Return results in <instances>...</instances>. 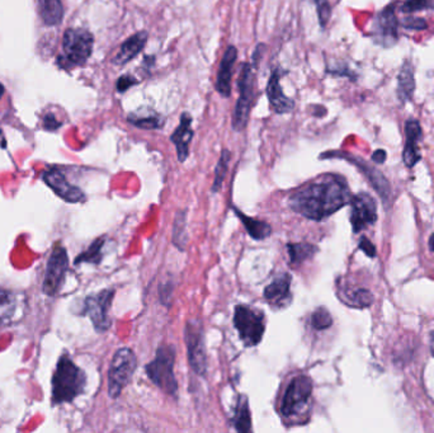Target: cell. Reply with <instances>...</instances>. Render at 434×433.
I'll return each mask as SVG.
<instances>
[{"mask_svg":"<svg viewBox=\"0 0 434 433\" xmlns=\"http://www.w3.org/2000/svg\"><path fill=\"white\" fill-rule=\"evenodd\" d=\"M94 37L89 31L69 28L61 42V64L65 67L84 65L92 55Z\"/></svg>","mask_w":434,"mask_h":433,"instance_id":"277c9868","label":"cell"},{"mask_svg":"<svg viewBox=\"0 0 434 433\" xmlns=\"http://www.w3.org/2000/svg\"><path fill=\"white\" fill-rule=\"evenodd\" d=\"M333 319L329 312L325 307H319L316 309L313 315H311V325L316 330H324L331 327Z\"/></svg>","mask_w":434,"mask_h":433,"instance_id":"1f68e13d","label":"cell"},{"mask_svg":"<svg viewBox=\"0 0 434 433\" xmlns=\"http://www.w3.org/2000/svg\"><path fill=\"white\" fill-rule=\"evenodd\" d=\"M313 394V381L305 375L292 379L286 390L281 413L285 418H293L306 409Z\"/></svg>","mask_w":434,"mask_h":433,"instance_id":"ba28073f","label":"cell"},{"mask_svg":"<svg viewBox=\"0 0 434 433\" xmlns=\"http://www.w3.org/2000/svg\"><path fill=\"white\" fill-rule=\"evenodd\" d=\"M136 84H139V82H137V79H136L135 76H132V75H123V76H121L120 79L117 80V90H119L120 93H123V92L130 90L131 87H134Z\"/></svg>","mask_w":434,"mask_h":433,"instance_id":"e575fe53","label":"cell"},{"mask_svg":"<svg viewBox=\"0 0 434 433\" xmlns=\"http://www.w3.org/2000/svg\"><path fill=\"white\" fill-rule=\"evenodd\" d=\"M26 294L0 287V324L12 325L22 321L28 310Z\"/></svg>","mask_w":434,"mask_h":433,"instance_id":"7c38bea8","label":"cell"},{"mask_svg":"<svg viewBox=\"0 0 434 433\" xmlns=\"http://www.w3.org/2000/svg\"><path fill=\"white\" fill-rule=\"evenodd\" d=\"M113 290H103L97 295H92L84 301L83 314L88 315L98 332H105L111 327L110 321V309L112 305Z\"/></svg>","mask_w":434,"mask_h":433,"instance_id":"8fae6325","label":"cell"},{"mask_svg":"<svg viewBox=\"0 0 434 433\" xmlns=\"http://www.w3.org/2000/svg\"><path fill=\"white\" fill-rule=\"evenodd\" d=\"M230 158H232V153L227 149L223 150L221 157L218 159V163L216 165V171H215V180H214V185H212V192H217L223 186V182H224L226 173H227V168H229Z\"/></svg>","mask_w":434,"mask_h":433,"instance_id":"4dcf8cb0","label":"cell"},{"mask_svg":"<svg viewBox=\"0 0 434 433\" xmlns=\"http://www.w3.org/2000/svg\"><path fill=\"white\" fill-rule=\"evenodd\" d=\"M429 8H434V0H406L401 9L406 13H413Z\"/></svg>","mask_w":434,"mask_h":433,"instance_id":"836d02e7","label":"cell"},{"mask_svg":"<svg viewBox=\"0 0 434 433\" xmlns=\"http://www.w3.org/2000/svg\"><path fill=\"white\" fill-rule=\"evenodd\" d=\"M235 214L239 216L240 220L243 225L245 226L248 234L255 240H263L266 238H268L270 234H272V228L268 223L262 221V220H257L253 217L247 216L244 215L241 211L238 209H234Z\"/></svg>","mask_w":434,"mask_h":433,"instance_id":"603a6c76","label":"cell"},{"mask_svg":"<svg viewBox=\"0 0 434 433\" xmlns=\"http://www.w3.org/2000/svg\"><path fill=\"white\" fill-rule=\"evenodd\" d=\"M238 59V49L235 46H229L224 53V58L220 62L216 78V90L223 97H230L232 94V69Z\"/></svg>","mask_w":434,"mask_h":433,"instance_id":"e0dca14e","label":"cell"},{"mask_svg":"<svg viewBox=\"0 0 434 433\" xmlns=\"http://www.w3.org/2000/svg\"><path fill=\"white\" fill-rule=\"evenodd\" d=\"M403 26L409 30L422 31L427 28V23L422 18H408V19H405Z\"/></svg>","mask_w":434,"mask_h":433,"instance_id":"d590c367","label":"cell"},{"mask_svg":"<svg viewBox=\"0 0 434 433\" xmlns=\"http://www.w3.org/2000/svg\"><path fill=\"white\" fill-rule=\"evenodd\" d=\"M377 33H380L382 40L386 42L394 44L397 41V21L395 12L392 9V6L385 8L381 12V15L377 18Z\"/></svg>","mask_w":434,"mask_h":433,"instance_id":"44dd1931","label":"cell"},{"mask_svg":"<svg viewBox=\"0 0 434 433\" xmlns=\"http://www.w3.org/2000/svg\"><path fill=\"white\" fill-rule=\"evenodd\" d=\"M405 142L403 151V160L408 168H413L420 160V151L418 149V142L422 137V128L418 121L409 120L405 124Z\"/></svg>","mask_w":434,"mask_h":433,"instance_id":"d6986e66","label":"cell"},{"mask_svg":"<svg viewBox=\"0 0 434 433\" xmlns=\"http://www.w3.org/2000/svg\"><path fill=\"white\" fill-rule=\"evenodd\" d=\"M281 70H275L270 75V80L267 84V97L270 101V110L277 114H285L291 112L295 108V101L287 97L284 93L281 85Z\"/></svg>","mask_w":434,"mask_h":433,"instance_id":"9a60e30c","label":"cell"},{"mask_svg":"<svg viewBox=\"0 0 434 433\" xmlns=\"http://www.w3.org/2000/svg\"><path fill=\"white\" fill-rule=\"evenodd\" d=\"M399 85H397V97L401 102H406L412 99L413 93L415 90V79H414V69L413 65L406 61L400 70L399 74Z\"/></svg>","mask_w":434,"mask_h":433,"instance_id":"7402d4cb","label":"cell"},{"mask_svg":"<svg viewBox=\"0 0 434 433\" xmlns=\"http://www.w3.org/2000/svg\"><path fill=\"white\" fill-rule=\"evenodd\" d=\"M291 280L290 273L278 275L272 284L264 289V299L272 307H286L291 301Z\"/></svg>","mask_w":434,"mask_h":433,"instance_id":"2e32d148","label":"cell"},{"mask_svg":"<svg viewBox=\"0 0 434 433\" xmlns=\"http://www.w3.org/2000/svg\"><path fill=\"white\" fill-rule=\"evenodd\" d=\"M351 224L353 232H360L368 226L374 224L377 220V205L372 196L368 194H358L351 200Z\"/></svg>","mask_w":434,"mask_h":433,"instance_id":"4fadbf2b","label":"cell"},{"mask_svg":"<svg viewBox=\"0 0 434 433\" xmlns=\"http://www.w3.org/2000/svg\"><path fill=\"white\" fill-rule=\"evenodd\" d=\"M360 248L368 257H371V258L376 255V248H374V244H372L370 240L367 239V238H362V239H361Z\"/></svg>","mask_w":434,"mask_h":433,"instance_id":"8d00e7d4","label":"cell"},{"mask_svg":"<svg viewBox=\"0 0 434 433\" xmlns=\"http://www.w3.org/2000/svg\"><path fill=\"white\" fill-rule=\"evenodd\" d=\"M432 355H433L434 357V336L433 338H432Z\"/></svg>","mask_w":434,"mask_h":433,"instance_id":"60d3db41","label":"cell"},{"mask_svg":"<svg viewBox=\"0 0 434 433\" xmlns=\"http://www.w3.org/2000/svg\"><path fill=\"white\" fill-rule=\"evenodd\" d=\"M4 92H6V88H4V85L0 83V98L3 97Z\"/></svg>","mask_w":434,"mask_h":433,"instance_id":"ab89813d","label":"cell"},{"mask_svg":"<svg viewBox=\"0 0 434 433\" xmlns=\"http://www.w3.org/2000/svg\"><path fill=\"white\" fill-rule=\"evenodd\" d=\"M128 122H131L134 126L140 127L144 130H155L163 126L164 120L157 113H149L148 116L140 113H132L128 116Z\"/></svg>","mask_w":434,"mask_h":433,"instance_id":"f1b7e54d","label":"cell"},{"mask_svg":"<svg viewBox=\"0 0 434 433\" xmlns=\"http://www.w3.org/2000/svg\"><path fill=\"white\" fill-rule=\"evenodd\" d=\"M342 292H343V296H342L343 303L349 307L363 309V307H370L374 301V295L365 289H354V290L351 289V290H345Z\"/></svg>","mask_w":434,"mask_h":433,"instance_id":"4316f807","label":"cell"},{"mask_svg":"<svg viewBox=\"0 0 434 433\" xmlns=\"http://www.w3.org/2000/svg\"><path fill=\"white\" fill-rule=\"evenodd\" d=\"M372 160L377 164H382L386 160V151L385 150H376L372 155Z\"/></svg>","mask_w":434,"mask_h":433,"instance_id":"74e56055","label":"cell"},{"mask_svg":"<svg viewBox=\"0 0 434 433\" xmlns=\"http://www.w3.org/2000/svg\"><path fill=\"white\" fill-rule=\"evenodd\" d=\"M87 384V376L68 355L61 356L53 376V403L73 402L80 396Z\"/></svg>","mask_w":434,"mask_h":433,"instance_id":"7a4b0ae2","label":"cell"},{"mask_svg":"<svg viewBox=\"0 0 434 433\" xmlns=\"http://www.w3.org/2000/svg\"><path fill=\"white\" fill-rule=\"evenodd\" d=\"M287 252L290 254V263L292 266H300L307 260H311L318 252V248L310 243H291L287 246Z\"/></svg>","mask_w":434,"mask_h":433,"instance_id":"484cf974","label":"cell"},{"mask_svg":"<svg viewBox=\"0 0 434 433\" xmlns=\"http://www.w3.org/2000/svg\"><path fill=\"white\" fill-rule=\"evenodd\" d=\"M352 200L347 180L337 174H327L295 191L290 207L301 216L322 221L345 207Z\"/></svg>","mask_w":434,"mask_h":433,"instance_id":"6da1fadb","label":"cell"},{"mask_svg":"<svg viewBox=\"0 0 434 433\" xmlns=\"http://www.w3.org/2000/svg\"><path fill=\"white\" fill-rule=\"evenodd\" d=\"M44 180L64 201L71 203L85 201V194H83L82 189L68 182L67 177L59 169L46 171L44 173Z\"/></svg>","mask_w":434,"mask_h":433,"instance_id":"5bb4252c","label":"cell"},{"mask_svg":"<svg viewBox=\"0 0 434 433\" xmlns=\"http://www.w3.org/2000/svg\"><path fill=\"white\" fill-rule=\"evenodd\" d=\"M175 351L172 346H162L157 348L155 359L145 367L146 375L157 388L168 396H177L178 382L174 375Z\"/></svg>","mask_w":434,"mask_h":433,"instance_id":"3957f363","label":"cell"},{"mask_svg":"<svg viewBox=\"0 0 434 433\" xmlns=\"http://www.w3.org/2000/svg\"><path fill=\"white\" fill-rule=\"evenodd\" d=\"M68 269L69 258L67 249L61 244H56L46 267L42 289L47 296H56L61 291L68 273Z\"/></svg>","mask_w":434,"mask_h":433,"instance_id":"30bf717a","label":"cell"},{"mask_svg":"<svg viewBox=\"0 0 434 433\" xmlns=\"http://www.w3.org/2000/svg\"><path fill=\"white\" fill-rule=\"evenodd\" d=\"M187 346L188 362L192 370L200 376L207 373V355L205 344V332L200 321H188L184 329Z\"/></svg>","mask_w":434,"mask_h":433,"instance_id":"9c48e42d","label":"cell"},{"mask_svg":"<svg viewBox=\"0 0 434 433\" xmlns=\"http://www.w3.org/2000/svg\"><path fill=\"white\" fill-rule=\"evenodd\" d=\"M187 212L180 211L175 216L174 221V230H173V243L180 249V252H184L187 244Z\"/></svg>","mask_w":434,"mask_h":433,"instance_id":"83f0119b","label":"cell"},{"mask_svg":"<svg viewBox=\"0 0 434 433\" xmlns=\"http://www.w3.org/2000/svg\"><path fill=\"white\" fill-rule=\"evenodd\" d=\"M193 137V128H192V116L187 112L182 113L180 116V126L174 130L171 140L175 145L177 155L180 163L186 162L189 155V144Z\"/></svg>","mask_w":434,"mask_h":433,"instance_id":"ac0fdd59","label":"cell"},{"mask_svg":"<svg viewBox=\"0 0 434 433\" xmlns=\"http://www.w3.org/2000/svg\"><path fill=\"white\" fill-rule=\"evenodd\" d=\"M103 246H105V239L103 238H99L96 240L89 248L88 251H85L84 253L80 254L75 264H79V263H93V264H98L102 262L103 258Z\"/></svg>","mask_w":434,"mask_h":433,"instance_id":"f546056e","label":"cell"},{"mask_svg":"<svg viewBox=\"0 0 434 433\" xmlns=\"http://www.w3.org/2000/svg\"><path fill=\"white\" fill-rule=\"evenodd\" d=\"M234 325L247 347L261 343L266 332V318L261 310L247 305L235 307Z\"/></svg>","mask_w":434,"mask_h":433,"instance_id":"5b68a950","label":"cell"},{"mask_svg":"<svg viewBox=\"0 0 434 433\" xmlns=\"http://www.w3.org/2000/svg\"><path fill=\"white\" fill-rule=\"evenodd\" d=\"M238 87L240 96L232 114V128L234 131L240 133L247 127L250 110L254 102V73L253 67L248 62L241 65Z\"/></svg>","mask_w":434,"mask_h":433,"instance_id":"8992f818","label":"cell"},{"mask_svg":"<svg viewBox=\"0 0 434 433\" xmlns=\"http://www.w3.org/2000/svg\"><path fill=\"white\" fill-rule=\"evenodd\" d=\"M136 367L135 353L130 348H121L114 353L108 373V393L111 398L116 399L121 396L122 390L132 379Z\"/></svg>","mask_w":434,"mask_h":433,"instance_id":"52a82bcc","label":"cell"},{"mask_svg":"<svg viewBox=\"0 0 434 433\" xmlns=\"http://www.w3.org/2000/svg\"><path fill=\"white\" fill-rule=\"evenodd\" d=\"M318 9V17H319V22L322 28H325V26L328 24L331 15V9L328 0H313Z\"/></svg>","mask_w":434,"mask_h":433,"instance_id":"d6a6232c","label":"cell"},{"mask_svg":"<svg viewBox=\"0 0 434 433\" xmlns=\"http://www.w3.org/2000/svg\"><path fill=\"white\" fill-rule=\"evenodd\" d=\"M429 248H431V251L434 253V234H432V237H431V239H429Z\"/></svg>","mask_w":434,"mask_h":433,"instance_id":"f35d334b","label":"cell"},{"mask_svg":"<svg viewBox=\"0 0 434 433\" xmlns=\"http://www.w3.org/2000/svg\"><path fill=\"white\" fill-rule=\"evenodd\" d=\"M38 10L42 21L49 26H56L62 21L64 8L61 0H38Z\"/></svg>","mask_w":434,"mask_h":433,"instance_id":"cb8c5ba5","label":"cell"},{"mask_svg":"<svg viewBox=\"0 0 434 433\" xmlns=\"http://www.w3.org/2000/svg\"><path fill=\"white\" fill-rule=\"evenodd\" d=\"M148 40V32L141 31L128 37L122 46H121L120 53L116 55L113 59V64L116 65H125L128 61L132 60L139 53L143 51L145 44Z\"/></svg>","mask_w":434,"mask_h":433,"instance_id":"ffe728a7","label":"cell"},{"mask_svg":"<svg viewBox=\"0 0 434 433\" xmlns=\"http://www.w3.org/2000/svg\"><path fill=\"white\" fill-rule=\"evenodd\" d=\"M232 425L239 432H250L252 431V414L249 408L247 396H241L236 405V411L232 418Z\"/></svg>","mask_w":434,"mask_h":433,"instance_id":"d4e9b609","label":"cell"}]
</instances>
